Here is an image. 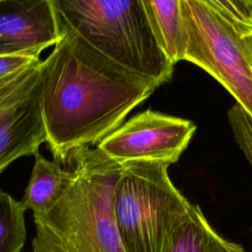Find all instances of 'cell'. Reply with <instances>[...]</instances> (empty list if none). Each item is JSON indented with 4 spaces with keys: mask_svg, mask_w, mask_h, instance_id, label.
<instances>
[{
    "mask_svg": "<svg viewBox=\"0 0 252 252\" xmlns=\"http://www.w3.org/2000/svg\"><path fill=\"white\" fill-rule=\"evenodd\" d=\"M196 125L184 118L148 109L124 121L96 149L123 165L132 161L176 162L187 149Z\"/></svg>",
    "mask_w": 252,
    "mask_h": 252,
    "instance_id": "obj_6",
    "label": "cell"
},
{
    "mask_svg": "<svg viewBox=\"0 0 252 252\" xmlns=\"http://www.w3.org/2000/svg\"><path fill=\"white\" fill-rule=\"evenodd\" d=\"M30 182L21 201L25 210H32L33 216L46 214L62 197L70 182L71 172L64 170L57 162L35 156Z\"/></svg>",
    "mask_w": 252,
    "mask_h": 252,
    "instance_id": "obj_11",
    "label": "cell"
},
{
    "mask_svg": "<svg viewBox=\"0 0 252 252\" xmlns=\"http://www.w3.org/2000/svg\"><path fill=\"white\" fill-rule=\"evenodd\" d=\"M154 36L174 66L184 60L188 33L181 0H142Z\"/></svg>",
    "mask_w": 252,
    "mask_h": 252,
    "instance_id": "obj_9",
    "label": "cell"
},
{
    "mask_svg": "<svg viewBox=\"0 0 252 252\" xmlns=\"http://www.w3.org/2000/svg\"><path fill=\"white\" fill-rule=\"evenodd\" d=\"M41 60L15 85L0 94V173L24 156H35L46 143L41 91Z\"/></svg>",
    "mask_w": 252,
    "mask_h": 252,
    "instance_id": "obj_7",
    "label": "cell"
},
{
    "mask_svg": "<svg viewBox=\"0 0 252 252\" xmlns=\"http://www.w3.org/2000/svg\"><path fill=\"white\" fill-rule=\"evenodd\" d=\"M60 37L52 0H0V57H39Z\"/></svg>",
    "mask_w": 252,
    "mask_h": 252,
    "instance_id": "obj_8",
    "label": "cell"
},
{
    "mask_svg": "<svg viewBox=\"0 0 252 252\" xmlns=\"http://www.w3.org/2000/svg\"><path fill=\"white\" fill-rule=\"evenodd\" d=\"M169 163L132 161L121 165L113 211L125 252H167L171 237L192 204L173 185Z\"/></svg>",
    "mask_w": 252,
    "mask_h": 252,
    "instance_id": "obj_4",
    "label": "cell"
},
{
    "mask_svg": "<svg viewBox=\"0 0 252 252\" xmlns=\"http://www.w3.org/2000/svg\"><path fill=\"white\" fill-rule=\"evenodd\" d=\"M59 27L78 32L126 71L159 86L173 65L158 46L142 0H52Z\"/></svg>",
    "mask_w": 252,
    "mask_h": 252,
    "instance_id": "obj_3",
    "label": "cell"
},
{
    "mask_svg": "<svg viewBox=\"0 0 252 252\" xmlns=\"http://www.w3.org/2000/svg\"><path fill=\"white\" fill-rule=\"evenodd\" d=\"M188 33L184 60L216 79L252 121V27L221 16L210 0H181Z\"/></svg>",
    "mask_w": 252,
    "mask_h": 252,
    "instance_id": "obj_5",
    "label": "cell"
},
{
    "mask_svg": "<svg viewBox=\"0 0 252 252\" xmlns=\"http://www.w3.org/2000/svg\"><path fill=\"white\" fill-rule=\"evenodd\" d=\"M40 61L39 57L24 55L0 57V94L20 81Z\"/></svg>",
    "mask_w": 252,
    "mask_h": 252,
    "instance_id": "obj_13",
    "label": "cell"
},
{
    "mask_svg": "<svg viewBox=\"0 0 252 252\" xmlns=\"http://www.w3.org/2000/svg\"><path fill=\"white\" fill-rule=\"evenodd\" d=\"M167 252H247L241 244L220 235L206 219L201 208L192 204L175 229Z\"/></svg>",
    "mask_w": 252,
    "mask_h": 252,
    "instance_id": "obj_10",
    "label": "cell"
},
{
    "mask_svg": "<svg viewBox=\"0 0 252 252\" xmlns=\"http://www.w3.org/2000/svg\"><path fill=\"white\" fill-rule=\"evenodd\" d=\"M70 182L44 215L33 216L32 252H125L113 211V190L121 165L96 148L68 158Z\"/></svg>",
    "mask_w": 252,
    "mask_h": 252,
    "instance_id": "obj_2",
    "label": "cell"
},
{
    "mask_svg": "<svg viewBox=\"0 0 252 252\" xmlns=\"http://www.w3.org/2000/svg\"><path fill=\"white\" fill-rule=\"evenodd\" d=\"M234 140L252 167V123L242 107L235 103L227 112Z\"/></svg>",
    "mask_w": 252,
    "mask_h": 252,
    "instance_id": "obj_14",
    "label": "cell"
},
{
    "mask_svg": "<svg viewBox=\"0 0 252 252\" xmlns=\"http://www.w3.org/2000/svg\"><path fill=\"white\" fill-rule=\"evenodd\" d=\"M60 28L61 37L43 61L41 107L46 143L67 163L76 150L97 145L160 87L132 74Z\"/></svg>",
    "mask_w": 252,
    "mask_h": 252,
    "instance_id": "obj_1",
    "label": "cell"
},
{
    "mask_svg": "<svg viewBox=\"0 0 252 252\" xmlns=\"http://www.w3.org/2000/svg\"><path fill=\"white\" fill-rule=\"evenodd\" d=\"M210 3L227 20L252 27V0H210Z\"/></svg>",
    "mask_w": 252,
    "mask_h": 252,
    "instance_id": "obj_15",
    "label": "cell"
},
{
    "mask_svg": "<svg viewBox=\"0 0 252 252\" xmlns=\"http://www.w3.org/2000/svg\"><path fill=\"white\" fill-rule=\"evenodd\" d=\"M25 208L0 190V252H21L26 242Z\"/></svg>",
    "mask_w": 252,
    "mask_h": 252,
    "instance_id": "obj_12",
    "label": "cell"
}]
</instances>
